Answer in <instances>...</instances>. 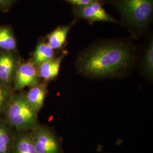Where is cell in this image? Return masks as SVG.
<instances>
[{"instance_id": "1", "label": "cell", "mask_w": 153, "mask_h": 153, "mask_svg": "<svg viewBox=\"0 0 153 153\" xmlns=\"http://www.w3.org/2000/svg\"><path fill=\"white\" fill-rule=\"evenodd\" d=\"M133 57L134 48L128 41L104 40L82 52L77 65L82 73L88 76H109L126 69Z\"/></svg>"}, {"instance_id": "2", "label": "cell", "mask_w": 153, "mask_h": 153, "mask_svg": "<svg viewBox=\"0 0 153 153\" xmlns=\"http://www.w3.org/2000/svg\"><path fill=\"white\" fill-rule=\"evenodd\" d=\"M114 6L124 25L133 36L145 33L153 22V0H107Z\"/></svg>"}, {"instance_id": "3", "label": "cell", "mask_w": 153, "mask_h": 153, "mask_svg": "<svg viewBox=\"0 0 153 153\" xmlns=\"http://www.w3.org/2000/svg\"><path fill=\"white\" fill-rule=\"evenodd\" d=\"M7 118L18 131L35 128L37 123V112L28 103L25 96H18L9 102Z\"/></svg>"}, {"instance_id": "4", "label": "cell", "mask_w": 153, "mask_h": 153, "mask_svg": "<svg viewBox=\"0 0 153 153\" xmlns=\"http://www.w3.org/2000/svg\"><path fill=\"white\" fill-rule=\"evenodd\" d=\"M31 133L36 153H62L60 139L49 129L39 126Z\"/></svg>"}, {"instance_id": "5", "label": "cell", "mask_w": 153, "mask_h": 153, "mask_svg": "<svg viewBox=\"0 0 153 153\" xmlns=\"http://www.w3.org/2000/svg\"><path fill=\"white\" fill-rule=\"evenodd\" d=\"M103 4L99 2H95L87 5L73 6V14L76 19H82L90 24L95 22H108L120 24V22L105 10Z\"/></svg>"}, {"instance_id": "6", "label": "cell", "mask_w": 153, "mask_h": 153, "mask_svg": "<svg viewBox=\"0 0 153 153\" xmlns=\"http://www.w3.org/2000/svg\"><path fill=\"white\" fill-rule=\"evenodd\" d=\"M37 67L32 61L23 62L17 65L14 74V88L21 90L27 87H33L39 84Z\"/></svg>"}, {"instance_id": "7", "label": "cell", "mask_w": 153, "mask_h": 153, "mask_svg": "<svg viewBox=\"0 0 153 153\" xmlns=\"http://www.w3.org/2000/svg\"><path fill=\"white\" fill-rule=\"evenodd\" d=\"M18 65L11 52L0 51V82L7 86L13 79Z\"/></svg>"}, {"instance_id": "8", "label": "cell", "mask_w": 153, "mask_h": 153, "mask_svg": "<svg viewBox=\"0 0 153 153\" xmlns=\"http://www.w3.org/2000/svg\"><path fill=\"white\" fill-rule=\"evenodd\" d=\"M66 54L64 51L59 56L54 57L39 65L37 69L39 77L45 81H49L57 76L60 69L61 62Z\"/></svg>"}, {"instance_id": "9", "label": "cell", "mask_w": 153, "mask_h": 153, "mask_svg": "<svg viewBox=\"0 0 153 153\" xmlns=\"http://www.w3.org/2000/svg\"><path fill=\"white\" fill-rule=\"evenodd\" d=\"M76 19L67 25L59 26L47 36V43L53 49L57 50L62 48L65 44L68 35L71 27L77 22Z\"/></svg>"}, {"instance_id": "10", "label": "cell", "mask_w": 153, "mask_h": 153, "mask_svg": "<svg viewBox=\"0 0 153 153\" xmlns=\"http://www.w3.org/2000/svg\"><path fill=\"white\" fill-rule=\"evenodd\" d=\"M46 93L45 86L38 84L30 88L25 96L28 103L37 113L43 105Z\"/></svg>"}, {"instance_id": "11", "label": "cell", "mask_w": 153, "mask_h": 153, "mask_svg": "<svg viewBox=\"0 0 153 153\" xmlns=\"http://www.w3.org/2000/svg\"><path fill=\"white\" fill-rule=\"evenodd\" d=\"M12 153H36L31 133H23L16 136Z\"/></svg>"}, {"instance_id": "12", "label": "cell", "mask_w": 153, "mask_h": 153, "mask_svg": "<svg viewBox=\"0 0 153 153\" xmlns=\"http://www.w3.org/2000/svg\"><path fill=\"white\" fill-rule=\"evenodd\" d=\"M55 55V50L52 49L47 42L42 41L37 45L31 61L38 67L44 62L53 58Z\"/></svg>"}, {"instance_id": "13", "label": "cell", "mask_w": 153, "mask_h": 153, "mask_svg": "<svg viewBox=\"0 0 153 153\" xmlns=\"http://www.w3.org/2000/svg\"><path fill=\"white\" fill-rule=\"evenodd\" d=\"M16 48V40L11 30L6 26H0V49L11 52Z\"/></svg>"}, {"instance_id": "14", "label": "cell", "mask_w": 153, "mask_h": 153, "mask_svg": "<svg viewBox=\"0 0 153 153\" xmlns=\"http://www.w3.org/2000/svg\"><path fill=\"white\" fill-rule=\"evenodd\" d=\"M16 136L0 124V153H12Z\"/></svg>"}, {"instance_id": "15", "label": "cell", "mask_w": 153, "mask_h": 153, "mask_svg": "<svg viewBox=\"0 0 153 153\" xmlns=\"http://www.w3.org/2000/svg\"><path fill=\"white\" fill-rule=\"evenodd\" d=\"M143 70L146 74L152 76L153 73V38L150 39L147 48L143 56L142 61Z\"/></svg>"}, {"instance_id": "16", "label": "cell", "mask_w": 153, "mask_h": 153, "mask_svg": "<svg viewBox=\"0 0 153 153\" xmlns=\"http://www.w3.org/2000/svg\"><path fill=\"white\" fill-rule=\"evenodd\" d=\"M10 100V93L7 86L0 82V112L9 104Z\"/></svg>"}, {"instance_id": "17", "label": "cell", "mask_w": 153, "mask_h": 153, "mask_svg": "<svg viewBox=\"0 0 153 153\" xmlns=\"http://www.w3.org/2000/svg\"><path fill=\"white\" fill-rule=\"evenodd\" d=\"M70 3L73 6L87 5L95 2H99L102 4L107 2V0H64Z\"/></svg>"}, {"instance_id": "18", "label": "cell", "mask_w": 153, "mask_h": 153, "mask_svg": "<svg viewBox=\"0 0 153 153\" xmlns=\"http://www.w3.org/2000/svg\"><path fill=\"white\" fill-rule=\"evenodd\" d=\"M15 0H0V10L5 11L13 4Z\"/></svg>"}]
</instances>
